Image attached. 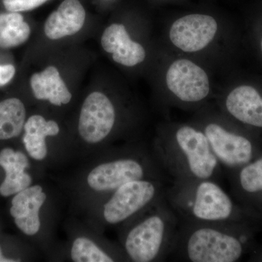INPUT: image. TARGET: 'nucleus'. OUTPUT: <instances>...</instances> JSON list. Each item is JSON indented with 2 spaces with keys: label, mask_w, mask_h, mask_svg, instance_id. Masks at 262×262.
Listing matches in <instances>:
<instances>
[{
  "label": "nucleus",
  "mask_w": 262,
  "mask_h": 262,
  "mask_svg": "<svg viewBox=\"0 0 262 262\" xmlns=\"http://www.w3.org/2000/svg\"><path fill=\"white\" fill-rule=\"evenodd\" d=\"M170 208L184 222L232 224L256 229L262 216L237 203L216 181L172 182L165 191Z\"/></svg>",
  "instance_id": "f257e3e1"
},
{
  "label": "nucleus",
  "mask_w": 262,
  "mask_h": 262,
  "mask_svg": "<svg viewBox=\"0 0 262 262\" xmlns=\"http://www.w3.org/2000/svg\"><path fill=\"white\" fill-rule=\"evenodd\" d=\"M153 152L172 182L211 179L219 182L223 168L199 127L180 125L163 129Z\"/></svg>",
  "instance_id": "f03ea898"
},
{
  "label": "nucleus",
  "mask_w": 262,
  "mask_h": 262,
  "mask_svg": "<svg viewBox=\"0 0 262 262\" xmlns=\"http://www.w3.org/2000/svg\"><path fill=\"white\" fill-rule=\"evenodd\" d=\"M247 225L180 221L169 258L176 261L235 262L253 246Z\"/></svg>",
  "instance_id": "7ed1b4c3"
},
{
  "label": "nucleus",
  "mask_w": 262,
  "mask_h": 262,
  "mask_svg": "<svg viewBox=\"0 0 262 262\" xmlns=\"http://www.w3.org/2000/svg\"><path fill=\"white\" fill-rule=\"evenodd\" d=\"M146 213L127 229L123 242L125 253L133 261H165L173 250L180 220L165 196Z\"/></svg>",
  "instance_id": "20e7f679"
},
{
  "label": "nucleus",
  "mask_w": 262,
  "mask_h": 262,
  "mask_svg": "<svg viewBox=\"0 0 262 262\" xmlns=\"http://www.w3.org/2000/svg\"><path fill=\"white\" fill-rule=\"evenodd\" d=\"M168 182L141 179L126 183L116 190L103 206V217L110 225H118L140 214L165 194Z\"/></svg>",
  "instance_id": "39448f33"
},
{
  "label": "nucleus",
  "mask_w": 262,
  "mask_h": 262,
  "mask_svg": "<svg viewBox=\"0 0 262 262\" xmlns=\"http://www.w3.org/2000/svg\"><path fill=\"white\" fill-rule=\"evenodd\" d=\"M199 127L206 136L221 166L227 173L247 165L262 155V146L257 141L222 122L208 120Z\"/></svg>",
  "instance_id": "423d86ee"
},
{
  "label": "nucleus",
  "mask_w": 262,
  "mask_h": 262,
  "mask_svg": "<svg viewBox=\"0 0 262 262\" xmlns=\"http://www.w3.org/2000/svg\"><path fill=\"white\" fill-rule=\"evenodd\" d=\"M116 122V110L111 100L101 92H94L84 100L79 119V134L89 144L104 140Z\"/></svg>",
  "instance_id": "0eeeda50"
},
{
  "label": "nucleus",
  "mask_w": 262,
  "mask_h": 262,
  "mask_svg": "<svg viewBox=\"0 0 262 262\" xmlns=\"http://www.w3.org/2000/svg\"><path fill=\"white\" fill-rule=\"evenodd\" d=\"M167 87L179 101L196 103L204 101L210 93L206 72L187 59L174 61L166 74Z\"/></svg>",
  "instance_id": "6e6552de"
},
{
  "label": "nucleus",
  "mask_w": 262,
  "mask_h": 262,
  "mask_svg": "<svg viewBox=\"0 0 262 262\" xmlns=\"http://www.w3.org/2000/svg\"><path fill=\"white\" fill-rule=\"evenodd\" d=\"M217 29L216 21L210 15H188L174 22L169 37L176 47L194 53L204 49L212 42Z\"/></svg>",
  "instance_id": "1a4fd4ad"
},
{
  "label": "nucleus",
  "mask_w": 262,
  "mask_h": 262,
  "mask_svg": "<svg viewBox=\"0 0 262 262\" xmlns=\"http://www.w3.org/2000/svg\"><path fill=\"white\" fill-rule=\"evenodd\" d=\"M228 175L234 200L262 216V155Z\"/></svg>",
  "instance_id": "9d476101"
},
{
  "label": "nucleus",
  "mask_w": 262,
  "mask_h": 262,
  "mask_svg": "<svg viewBox=\"0 0 262 262\" xmlns=\"http://www.w3.org/2000/svg\"><path fill=\"white\" fill-rule=\"evenodd\" d=\"M225 107L237 122L262 129V96L252 86L241 85L232 90L225 98Z\"/></svg>",
  "instance_id": "9b49d317"
},
{
  "label": "nucleus",
  "mask_w": 262,
  "mask_h": 262,
  "mask_svg": "<svg viewBox=\"0 0 262 262\" xmlns=\"http://www.w3.org/2000/svg\"><path fill=\"white\" fill-rule=\"evenodd\" d=\"M46 200V193L39 185L27 188L13 198L10 214L18 229L27 235H34L39 230V210Z\"/></svg>",
  "instance_id": "f8f14e48"
},
{
  "label": "nucleus",
  "mask_w": 262,
  "mask_h": 262,
  "mask_svg": "<svg viewBox=\"0 0 262 262\" xmlns=\"http://www.w3.org/2000/svg\"><path fill=\"white\" fill-rule=\"evenodd\" d=\"M101 46L105 51L113 54L114 61L125 67L139 64L146 58L144 48L131 39L122 24H113L105 29Z\"/></svg>",
  "instance_id": "ddd939ff"
},
{
  "label": "nucleus",
  "mask_w": 262,
  "mask_h": 262,
  "mask_svg": "<svg viewBox=\"0 0 262 262\" xmlns=\"http://www.w3.org/2000/svg\"><path fill=\"white\" fill-rule=\"evenodd\" d=\"M85 10L79 0H64L45 24V34L53 40L80 32L85 21Z\"/></svg>",
  "instance_id": "4468645a"
},
{
  "label": "nucleus",
  "mask_w": 262,
  "mask_h": 262,
  "mask_svg": "<svg viewBox=\"0 0 262 262\" xmlns=\"http://www.w3.org/2000/svg\"><path fill=\"white\" fill-rule=\"evenodd\" d=\"M0 165L5 172L4 182L0 185L1 195H13L30 187L32 177L25 172L29 163L24 153L5 148L0 151Z\"/></svg>",
  "instance_id": "2eb2a0df"
},
{
  "label": "nucleus",
  "mask_w": 262,
  "mask_h": 262,
  "mask_svg": "<svg viewBox=\"0 0 262 262\" xmlns=\"http://www.w3.org/2000/svg\"><path fill=\"white\" fill-rule=\"evenodd\" d=\"M30 83L37 99L48 100L58 106L67 104L72 100V94L62 80L58 69L53 66H50L40 73H34L31 77Z\"/></svg>",
  "instance_id": "dca6fc26"
},
{
  "label": "nucleus",
  "mask_w": 262,
  "mask_h": 262,
  "mask_svg": "<svg viewBox=\"0 0 262 262\" xmlns=\"http://www.w3.org/2000/svg\"><path fill=\"white\" fill-rule=\"evenodd\" d=\"M24 143L33 159L42 160L47 156L46 139L59 134L60 128L54 120H46L41 115H32L24 124Z\"/></svg>",
  "instance_id": "f3484780"
},
{
  "label": "nucleus",
  "mask_w": 262,
  "mask_h": 262,
  "mask_svg": "<svg viewBox=\"0 0 262 262\" xmlns=\"http://www.w3.org/2000/svg\"><path fill=\"white\" fill-rule=\"evenodd\" d=\"M26 120V108L18 98H12L0 102V140L20 135Z\"/></svg>",
  "instance_id": "a211bd4d"
},
{
  "label": "nucleus",
  "mask_w": 262,
  "mask_h": 262,
  "mask_svg": "<svg viewBox=\"0 0 262 262\" xmlns=\"http://www.w3.org/2000/svg\"><path fill=\"white\" fill-rule=\"evenodd\" d=\"M71 256L75 262H113V257L98 248L91 239L78 237L72 245Z\"/></svg>",
  "instance_id": "6ab92c4d"
},
{
  "label": "nucleus",
  "mask_w": 262,
  "mask_h": 262,
  "mask_svg": "<svg viewBox=\"0 0 262 262\" xmlns=\"http://www.w3.org/2000/svg\"><path fill=\"white\" fill-rule=\"evenodd\" d=\"M29 24L23 22L20 25L11 27L0 34V48L16 47L25 42L30 36Z\"/></svg>",
  "instance_id": "aec40b11"
},
{
  "label": "nucleus",
  "mask_w": 262,
  "mask_h": 262,
  "mask_svg": "<svg viewBox=\"0 0 262 262\" xmlns=\"http://www.w3.org/2000/svg\"><path fill=\"white\" fill-rule=\"evenodd\" d=\"M48 0H3V5L9 12L29 11L44 4Z\"/></svg>",
  "instance_id": "412c9836"
},
{
  "label": "nucleus",
  "mask_w": 262,
  "mask_h": 262,
  "mask_svg": "<svg viewBox=\"0 0 262 262\" xmlns=\"http://www.w3.org/2000/svg\"><path fill=\"white\" fill-rule=\"evenodd\" d=\"M23 15L15 12L0 14V34L11 27H16L23 23Z\"/></svg>",
  "instance_id": "4be33fe9"
},
{
  "label": "nucleus",
  "mask_w": 262,
  "mask_h": 262,
  "mask_svg": "<svg viewBox=\"0 0 262 262\" xmlns=\"http://www.w3.org/2000/svg\"><path fill=\"white\" fill-rule=\"evenodd\" d=\"M15 74L14 66L0 65V86L5 85L11 81Z\"/></svg>",
  "instance_id": "5701e85b"
},
{
  "label": "nucleus",
  "mask_w": 262,
  "mask_h": 262,
  "mask_svg": "<svg viewBox=\"0 0 262 262\" xmlns=\"http://www.w3.org/2000/svg\"><path fill=\"white\" fill-rule=\"evenodd\" d=\"M18 261L16 260L10 259V258H5L2 253L1 248H0V262H15Z\"/></svg>",
  "instance_id": "b1692460"
},
{
  "label": "nucleus",
  "mask_w": 262,
  "mask_h": 262,
  "mask_svg": "<svg viewBox=\"0 0 262 262\" xmlns=\"http://www.w3.org/2000/svg\"><path fill=\"white\" fill-rule=\"evenodd\" d=\"M261 52H262V39H261Z\"/></svg>",
  "instance_id": "393cba45"
}]
</instances>
